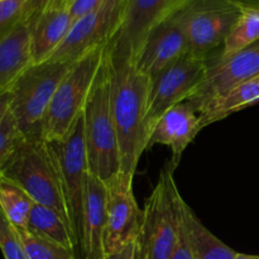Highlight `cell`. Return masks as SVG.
Returning a JSON list of instances; mask_svg holds the SVG:
<instances>
[{"label":"cell","instance_id":"f1b7e54d","mask_svg":"<svg viewBox=\"0 0 259 259\" xmlns=\"http://www.w3.org/2000/svg\"><path fill=\"white\" fill-rule=\"evenodd\" d=\"M108 0H71L68 3L67 8L70 10V14L72 17L73 23L80 18L95 12L100 7H103Z\"/></svg>","mask_w":259,"mask_h":259},{"label":"cell","instance_id":"5b68a950","mask_svg":"<svg viewBox=\"0 0 259 259\" xmlns=\"http://www.w3.org/2000/svg\"><path fill=\"white\" fill-rule=\"evenodd\" d=\"M182 196L169 168H163L143 207V225L138 243L141 255L169 259L181 228Z\"/></svg>","mask_w":259,"mask_h":259},{"label":"cell","instance_id":"5bb4252c","mask_svg":"<svg viewBox=\"0 0 259 259\" xmlns=\"http://www.w3.org/2000/svg\"><path fill=\"white\" fill-rule=\"evenodd\" d=\"M186 53H189L186 32L177 12L149 33L134 65L152 80Z\"/></svg>","mask_w":259,"mask_h":259},{"label":"cell","instance_id":"f546056e","mask_svg":"<svg viewBox=\"0 0 259 259\" xmlns=\"http://www.w3.org/2000/svg\"><path fill=\"white\" fill-rule=\"evenodd\" d=\"M169 259H195L194 254L191 252V248H190L189 243H187L184 229H182V224L181 228H180V234L176 243V247H175L174 253H172Z\"/></svg>","mask_w":259,"mask_h":259},{"label":"cell","instance_id":"7c38bea8","mask_svg":"<svg viewBox=\"0 0 259 259\" xmlns=\"http://www.w3.org/2000/svg\"><path fill=\"white\" fill-rule=\"evenodd\" d=\"M259 77V40L253 45L230 53L217 55L206 61L204 82L190 103L202 114L215 100L237 86Z\"/></svg>","mask_w":259,"mask_h":259},{"label":"cell","instance_id":"6da1fadb","mask_svg":"<svg viewBox=\"0 0 259 259\" xmlns=\"http://www.w3.org/2000/svg\"><path fill=\"white\" fill-rule=\"evenodd\" d=\"M109 55V52H108ZM111 77V111L118 136L121 172L136 175L139 159L147 151V106L151 78L131 60L109 55Z\"/></svg>","mask_w":259,"mask_h":259},{"label":"cell","instance_id":"277c9868","mask_svg":"<svg viewBox=\"0 0 259 259\" xmlns=\"http://www.w3.org/2000/svg\"><path fill=\"white\" fill-rule=\"evenodd\" d=\"M72 63L47 61L32 65L9 91V109L27 141H43L42 129L53 95Z\"/></svg>","mask_w":259,"mask_h":259},{"label":"cell","instance_id":"8fae6325","mask_svg":"<svg viewBox=\"0 0 259 259\" xmlns=\"http://www.w3.org/2000/svg\"><path fill=\"white\" fill-rule=\"evenodd\" d=\"M134 175L119 172L106 181V227L104 238L105 257L116 254L138 240L143 225V209L133 192Z\"/></svg>","mask_w":259,"mask_h":259},{"label":"cell","instance_id":"9a60e30c","mask_svg":"<svg viewBox=\"0 0 259 259\" xmlns=\"http://www.w3.org/2000/svg\"><path fill=\"white\" fill-rule=\"evenodd\" d=\"M201 129L200 114L197 113L196 108L186 100L169 109L157 121L149 136L147 151L153 148L156 144L169 147L172 156L168 168L174 174L181 162L185 149Z\"/></svg>","mask_w":259,"mask_h":259},{"label":"cell","instance_id":"ba28073f","mask_svg":"<svg viewBox=\"0 0 259 259\" xmlns=\"http://www.w3.org/2000/svg\"><path fill=\"white\" fill-rule=\"evenodd\" d=\"M47 144L60 175L63 196L70 218V227L77 239L81 252L83 196L86 177L90 171L83 134L82 114L78 116L66 137L60 141L47 142Z\"/></svg>","mask_w":259,"mask_h":259},{"label":"cell","instance_id":"8d00e7d4","mask_svg":"<svg viewBox=\"0 0 259 259\" xmlns=\"http://www.w3.org/2000/svg\"><path fill=\"white\" fill-rule=\"evenodd\" d=\"M78 259H83V258H78Z\"/></svg>","mask_w":259,"mask_h":259},{"label":"cell","instance_id":"484cf974","mask_svg":"<svg viewBox=\"0 0 259 259\" xmlns=\"http://www.w3.org/2000/svg\"><path fill=\"white\" fill-rule=\"evenodd\" d=\"M0 250L4 259H27L18 230L0 210Z\"/></svg>","mask_w":259,"mask_h":259},{"label":"cell","instance_id":"4316f807","mask_svg":"<svg viewBox=\"0 0 259 259\" xmlns=\"http://www.w3.org/2000/svg\"><path fill=\"white\" fill-rule=\"evenodd\" d=\"M28 0H2L0 2V38L7 34L23 19Z\"/></svg>","mask_w":259,"mask_h":259},{"label":"cell","instance_id":"2e32d148","mask_svg":"<svg viewBox=\"0 0 259 259\" xmlns=\"http://www.w3.org/2000/svg\"><path fill=\"white\" fill-rule=\"evenodd\" d=\"M106 194V182L89 171L83 196L80 258L106 259L104 250Z\"/></svg>","mask_w":259,"mask_h":259},{"label":"cell","instance_id":"8992f818","mask_svg":"<svg viewBox=\"0 0 259 259\" xmlns=\"http://www.w3.org/2000/svg\"><path fill=\"white\" fill-rule=\"evenodd\" d=\"M105 50L106 46L95 48L72 63L58 85L46 114L42 129L43 141L62 139L82 114Z\"/></svg>","mask_w":259,"mask_h":259},{"label":"cell","instance_id":"d6a6232c","mask_svg":"<svg viewBox=\"0 0 259 259\" xmlns=\"http://www.w3.org/2000/svg\"><path fill=\"white\" fill-rule=\"evenodd\" d=\"M8 105H9V93L0 96V123H2L5 113H7Z\"/></svg>","mask_w":259,"mask_h":259},{"label":"cell","instance_id":"4fadbf2b","mask_svg":"<svg viewBox=\"0 0 259 259\" xmlns=\"http://www.w3.org/2000/svg\"><path fill=\"white\" fill-rule=\"evenodd\" d=\"M124 7L125 0H108L95 12L76 20L50 61L73 63L95 48L108 45L120 23Z\"/></svg>","mask_w":259,"mask_h":259},{"label":"cell","instance_id":"cb8c5ba5","mask_svg":"<svg viewBox=\"0 0 259 259\" xmlns=\"http://www.w3.org/2000/svg\"><path fill=\"white\" fill-rule=\"evenodd\" d=\"M257 40H259V12L242 10L239 19L225 39L222 55L238 52Z\"/></svg>","mask_w":259,"mask_h":259},{"label":"cell","instance_id":"d4e9b609","mask_svg":"<svg viewBox=\"0 0 259 259\" xmlns=\"http://www.w3.org/2000/svg\"><path fill=\"white\" fill-rule=\"evenodd\" d=\"M24 141V136L8 109L0 123V171Z\"/></svg>","mask_w":259,"mask_h":259},{"label":"cell","instance_id":"9c48e42d","mask_svg":"<svg viewBox=\"0 0 259 259\" xmlns=\"http://www.w3.org/2000/svg\"><path fill=\"white\" fill-rule=\"evenodd\" d=\"M206 75V62L186 53L151 80L147 106V136L164 113L196 94Z\"/></svg>","mask_w":259,"mask_h":259},{"label":"cell","instance_id":"83f0119b","mask_svg":"<svg viewBox=\"0 0 259 259\" xmlns=\"http://www.w3.org/2000/svg\"><path fill=\"white\" fill-rule=\"evenodd\" d=\"M67 0H28L25 5L23 19L32 22L47 9L56 7H67Z\"/></svg>","mask_w":259,"mask_h":259},{"label":"cell","instance_id":"44dd1931","mask_svg":"<svg viewBox=\"0 0 259 259\" xmlns=\"http://www.w3.org/2000/svg\"><path fill=\"white\" fill-rule=\"evenodd\" d=\"M259 103V77L242 83L215 100L206 110L200 114L201 128L225 119L230 114Z\"/></svg>","mask_w":259,"mask_h":259},{"label":"cell","instance_id":"74e56055","mask_svg":"<svg viewBox=\"0 0 259 259\" xmlns=\"http://www.w3.org/2000/svg\"><path fill=\"white\" fill-rule=\"evenodd\" d=\"M0 2H2V0H0Z\"/></svg>","mask_w":259,"mask_h":259},{"label":"cell","instance_id":"7a4b0ae2","mask_svg":"<svg viewBox=\"0 0 259 259\" xmlns=\"http://www.w3.org/2000/svg\"><path fill=\"white\" fill-rule=\"evenodd\" d=\"M83 134L91 174L109 181L121 171L118 136L111 111V77L105 50L82 111Z\"/></svg>","mask_w":259,"mask_h":259},{"label":"cell","instance_id":"ffe728a7","mask_svg":"<svg viewBox=\"0 0 259 259\" xmlns=\"http://www.w3.org/2000/svg\"><path fill=\"white\" fill-rule=\"evenodd\" d=\"M28 229L73 250L76 254L80 253L77 239L73 235L68 223L62 215L51 207L34 202L29 215Z\"/></svg>","mask_w":259,"mask_h":259},{"label":"cell","instance_id":"30bf717a","mask_svg":"<svg viewBox=\"0 0 259 259\" xmlns=\"http://www.w3.org/2000/svg\"><path fill=\"white\" fill-rule=\"evenodd\" d=\"M189 0H125L115 33L106 45L109 55L136 62L149 33L179 12Z\"/></svg>","mask_w":259,"mask_h":259},{"label":"cell","instance_id":"603a6c76","mask_svg":"<svg viewBox=\"0 0 259 259\" xmlns=\"http://www.w3.org/2000/svg\"><path fill=\"white\" fill-rule=\"evenodd\" d=\"M20 243L27 259H78L77 254L33 230L17 228Z\"/></svg>","mask_w":259,"mask_h":259},{"label":"cell","instance_id":"ac0fdd59","mask_svg":"<svg viewBox=\"0 0 259 259\" xmlns=\"http://www.w3.org/2000/svg\"><path fill=\"white\" fill-rule=\"evenodd\" d=\"M33 65L47 62L66 39L73 25L67 7L47 9L32 20Z\"/></svg>","mask_w":259,"mask_h":259},{"label":"cell","instance_id":"d590c367","mask_svg":"<svg viewBox=\"0 0 259 259\" xmlns=\"http://www.w3.org/2000/svg\"><path fill=\"white\" fill-rule=\"evenodd\" d=\"M71 2V0H67V3H66V5H68V3H70Z\"/></svg>","mask_w":259,"mask_h":259},{"label":"cell","instance_id":"836d02e7","mask_svg":"<svg viewBox=\"0 0 259 259\" xmlns=\"http://www.w3.org/2000/svg\"><path fill=\"white\" fill-rule=\"evenodd\" d=\"M235 259H259V255H250V254H243V253H237Z\"/></svg>","mask_w":259,"mask_h":259},{"label":"cell","instance_id":"7402d4cb","mask_svg":"<svg viewBox=\"0 0 259 259\" xmlns=\"http://www.w3.org/2000/svg\"><path fill=\"white\" fill-rule=\"evenodd\" d=\"M34 201L14 182L0 177V210L15 228H28Z\"/></svg>","mask_w":259,"mask_h":259},{"label":"cell","instance_id":"e0dca14e","mask_svg":"<svg viewBox=\"0 0 259 259\" xmlns=\"http://www.w3.org/2000/svg\"><path fill=\"white\" fill-rule=\"evenodd\" d=\"M32 65V23L22 19L0 38V96Z\"/></svg>","mask_w":259,"mask_h":259},{"label":"cell","instance_id":"3957f363","mask_svg":"<svg viewBox=\"0 0 259 259\" xmlns=\"http://www.w3.org/2000/svg\"><path fill=\"white\" fill-rule=\"evenodd\" d=\"M0 177L18 185L35 204L56 210L70 225L60 175L47 142L25 139L0 171Z\"/></svg>","mask_w":259,"mask_h":259},{"label":"cell","instance_id":"e575fe53","mask_svg":"<svg viewBox=\"0 0 259 259\" xmlns=\"http://www.w3.org/2000/svg\"><path fill=\"white\" fill-rule=\"evenodd\" d=\"M139 252H141V250H139ZM139 259H149V258L144 257V255H141V253H139Z\"/></svg>","mask_w":259,"mask_h":259},{"label":"cell","instance_id":"4dcf8cb0","mask_svg":"<svg viewBox=\"0 0 259 259\" xmlns=\"http://www.w3.org/2000/svg\"><path fill=\"white\" fill-rule=\"evenodd\" d=\"M139 253H141L139 252V243L138 240H136V242L126 245L119 253L110 255V257H108L106 259H139Z\"/></svg>","mask_w":259,"mask_h":259},{"label":"cell","instance_id":"d6986e66","mask_svg":"<svg viewBox=\"0 0 259 259\" xmlns=\"http://www.w3.org/2000/svg\"><path fill=\"white\" fill-rule=\"evenodd\" d=\"M181 224L195 259H235L237 252L215 237L181 200Z\"/></svg>","mask_w":259,"mask_h":259},{"label":"cell","instance_id":"52a82bcc","mask_svg":"<svg viewBox=\"0 0 259 259\" xmlns=\"http://www.w3.org/2000/svg\"><path fill=\"white\" fill-rule=\"evenodd\" d=\"M189 53L202 61L219 55L242 9L233 0H189L179 10Z\"/></svg>","mask_w":259,"mask_h":259},{"label":"cell","instance_id":"1f68e13d","mask_svg":"<svg viewBox=\"0 0 259 259\" xmlns=\"http://www.w3.org/2000/svg\"><path fill=\"white\" fill-rule=\"evenodd\" d=\"M242 10L259 12V0H233Z\"/></svg>","mask_w":259,"mask_h":259}]
</instances>
